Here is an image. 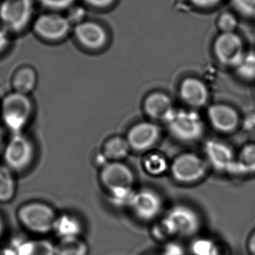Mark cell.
Instances as JSON below:
<instances>
[{
	"mask_svg": "<svg viewBox=\"0 0 255 255\" xmlns=\"http://www.w3.org/2000/svg\"><path fill=\"white\" fill-rule=\"evenodd\" d=\"M202 228V220L196 210L186 205L170 208L162 220L154 225L156 235L166 241L173 237H192Z\"/></svg>",
	"mask_w": 255,
	"mask_h": 255,
	"instance_id": "cell-1",
	"label": "cell"
},
{
	"mask_svg": "<svg viewBox=\"0 0 255 255\" xmlns=\"http://www.w3.org/2000/svg\"><path fill=\"white\" fill-rule=\"evenodd\" d=\"M33 102L29 95L11 92L6 94L0 103V116L6 130L12 134L23 133L32 118Z\"/></svg>",
	"mask_w": 255,
	"mask_h": 255,
	"instance_id": "cell-2",
	"label": "cell"
},
{
	"mask_svg": "<svg viewBox=\"0 0 255 255\" xmlns=\"http://www.w3.org/2000/svg\"><path fill=\"white\" fill-rule=\"evenodd\" d=\"M57 217L51 205L39 201L26 202L16 211L19 224L34 235H43L53 232Z\"/></svg>",
	"mask_w": 255,
	"mask_h": 255,
	"instance_id": "cell-3",
	"label": "cell"
},
{
	"mask_svg": "<svg viewBox=\"0 0 255 255\" xmlns=\"http://www.w3.org/2000/svg\"><path fill=\"white\" fill-rule=\"evenodd\" d=\"M35 144L24 133L12 134L3 150V163L14 174L22 173L31 167L36 158Z\"/></svg>",
	"mask_w": 255,
	"mask_h": 255,
	"instance_id": "cell-4",
	"label": "cell"
},
{
	"mask_svg": "<svg viewBox=\"0 0 255 255\" xmlns=\"http://www.w3.org/2000/svg\"><path fill=\"white\" fill-rule=\"evenodd\" d=\"M165 123L172 137L183 143L197 142L205 133V123L196 111L175 109Z\"/></svg>",
	"mask_w": 255,
	"mask_h": 255,
	"instance_id": "cell-5",
	"label": "cell"
},
{
	"mask_svg": "<svg viewBox=\"0 0 255 255\" xmlns=\"http://www.w3.org/2000/svg\"><path fill=\"white\" fill-rule=\"evenodd\" d=\"M205 158L193 152L183 153L170 163L171 175L178 184L191 185L205 178L209 169Z\"/></svg>",
	"mask_w": 255,
	"mask_h": 255,
	"instance_id": "cell-6",
	"label": "cell"
},
{
	"mask_svg": "<svg viewBox=\"0 0 255 255\" xmlns=\"http://www.w3.org/2000/svg\"><path fill=\"white\" fill-rule=\"evenodd\" d=\"M33 0H3L0 4V23L7 32L19 33L32 22Z\"/></svg>",
	"mask_w": 255,
	"mask_h": 255,
	"instance_id": "cell-7",
	"label": "cell"
},
{
	"mask_svg": "<svg viewBox=\"0 0 255 255\" xmlns=\"http://www.w3.org/2000/svg\"><path fill=\"white\" fill-rule=\"evenodd\" d=\"M161 196L155 190L143 188L135 191L129 208L133 215L142 222L156 220L163 211Z\"/></svg>",
	"mask_w": 255,
	"mask_h": 255,
	"instance_id": "cell-8",
	"label": "cell"
},
{
	"mask_svg": "<svg viewBox=\"0 0 255 255\" xmlns=\"http://www.w3.org/2000/svg\"><path fill=\"white\" fill-rule=\"evenodd\" d=\"M70 28L69 19L55 13H42L32 22L34 34L45 41L61 40L67 35Z\"/></svg>",
	"mask_w": 255,
	"mask_h": 255,
	"instance_id": "cell-9",
	"label": "cell"
},
{
	"mask_svg": "<svg viewBox=\"0 0 255 255\" xmlns=\"http://www.w3.org/2000/svg\"><path fill=\"white\" fill-rule=\"evenodd\" d=\"M214 51L221 64L235 68L246 53L244 41L235 31L222 32L214 42Z\"/></svg>",
	"mask_w": 255,
	"mask_h": 255,
	"instance_id": "cell-10",
	"label": "cell"
},
{
	"mask_svg": "<svg viewBox=\"0 0 255 255\" xmlns=\"http://www.w3.org/2000/svg\"><path fill=\"white\" fill-rule=\"evenodd\" d=\"M100 181L108 193L133 187L135 175L132 169L122 161L109 162L100 169Z\"/></svg>",
	"mask_w": 255,
	"mask_h": 255,
	"instance_id": "cell-11",
	"label": "cell"
},
{
	"mask_svg": "<svg viewBox=\"0 0 255 255\" xmlns=\"http://www.w3.org/2000/svg\"><path fill=\"white\" fill-rule=\"evenodd\" d=\"M161 137V129L152 121H141L132 126L127 139L130 149L145 152L154 148Z\"/></svg>",
	"mask_w": 255,
	"mask_h": 255,
	"instance_id": "cell-12",
	"label": "cell"
},
{
	"mask_svg": "<svg viewBox=\"0 0 255 255\" xmlns=\"http://www.w3.org/2000/svg\"><path fill=\"white\" fill-rule=\"evenodd\" d=\"M204 152L205 160L213 169L217 172L230 173L236 155L228 144L217 139H209L204 145Z\"/></svg>",
	"mask_w": 255,
	"mask_h": 255,
	"instance_id": "cell-13",
	"label": "cell"
},
{
	"mask_svg": "<svg viewBox=\"0 0 255 255\" xmlns=\"http://www.w3.org/2000/svg\"><path fill=\"white\" fill-rule=\"evenodd\" d=\"M208 121L211 127L221 133H232L240 124L238 111L229 105L216 103L211 105L207 112Z\"/></svg>",
	"mask_w": 255,
	"mask_h": 255,
	"instance_id": "cell-14",
	"label": "cell"
},
{
	"mask_svg": "<svg viewBox=\"0 0 255 255\" xmlns=\"http://www.w3.org/2000/svg\"><path fill=\"white\" fill-rule=\"evenodd\" d=\"M180 95L190 106L200 108L205 106L209 98V92L206 85L196 78L184 79L180 86Z\"/></svg>",
	"mask_w": 255,
	"mask_h": 255,
	"instance_id": "cell-15",
	"label": "cell"
},
{
	"mask_svg": "<svg viewBox=\"0 0 255 255\" xmlns=\"http://www.w3.org/2000/svg\"><path fill=\"white\" fill-rule=\"evenodd\" d=\"M143 109L145 115L151 120L165 122L175 108L166 94L154 92L147 96L144 100Z\"/></svg>",
	"mask_w": 255,
	"mask_h": 255,
	"instance_id": "cell-16",
	"label": "cell"
},
{
	"mask_svg": "<svg viewBox=\"0 0 255 255\" xmlns=\"http://www.w3.org/2000/svg\"><path fill=\"white\" fill-rule=\"evenodd\" d=\"M76 38L83 46L90 49H98L106 43L107 34L101 25L96 22L78 24L75 28Z\"/></svg>",
	"mask_w": 255,
	"mask_h": 255,
	"instance_id": "cell-17",
	"label": "cell"
},
{
	"mask_svg": "<svg viewBox=\"0 0 255 255\" xmlns=\"http://www.w3.org/2000/svg\"><path fill=\"white\" fill-rule=\"evenodd\" d=\"M37 71L30 65L18 67L12 75L10 85L12 91L29 95L37 85Z\"/></svg>",
	"mask_w": 255,
	"mask_h": 255,
	"instance_id": "cell-18",
	"label": "cell"
},
{
	"mask_svg": "<svg viewBox=\"0 0 255 255\" xmlns=\"http://www.w3.org/2000/svg\"><path fill=\"white\" fill-rule=\"evenodd\" d=\"M255 173V142L244 145L235 157L231 175H250Z\"/></svg>",
	"mask_w": 255,
	"mask_h": 255,
	"instance_id": "cell-19",
	"label": "cell"
},
{
	"mask_svg": "<svg viewBox=\"0 0 255 255\" xmlns=\"http://www.w3.org/2000/svg\"><path fill=\"white\" fill-rule=\"evenodd\" d=\"M82 231L83 226L78 217L73 214H63L57 217L52 232L58 239H64L80 237Z\"/></svg>",
	"mask_w": 255,
	"mask_h": 255,
	"instance_id": "cell-20",
	"label": "cell"
},
{
	"mask_svg": "<svg viewBox=\"0 0 255 255\" xmlns=\"http://www.w3.org/2000/svg\"><path fill=\"white\" fill-rule=\"evenodd\" d=\"M14 252L16 255H57L55 244L46 239L22 241Z\"/></svg>",
	"mask_w": 255,
	"mask_h": 255,
	"instance_id": "cell-21",
	"label": "cell"
},
{
	"mask_svg": "<svg viewBox=\"0 0 255 255\" xmlns=\"http://www.w3.org/2000/svg\"><path fill=\"white\" fill-rule=\"evenodd\" d=\"M130 150L127 138L117 136L105 142L102 152L109 162H119L127 158Z\"/></svg>",
	"mask_w": 255,
	"mask_h": 255,
	"instance_id": "cell-22",
	"label": "cell"
},
{
	"mask_svg": "<svg viewBox=\"0 0 255 255\" xmlns=\"http://www.w3.org/2000/svg\"><path fill=\"white\" fill-rule=\"evenodd\" d=\"M16 189L15 174L4 163H0V203L11 202L16 196Z\"/></svg>",
	"mask_w": 255,
	"mask_h": 255,
	"instance_id": "cell-23",
	"label": "cell"
},
{
	"mask_svg": "<svg viewBox=\"0 0 255 255\" xmlns=\"http://www.w3.org/2000/svg\"><path fill=\"white\" fill-rule=\"evenodd\" d=\"M144 170L152 177H160L165 175L170 168V163L163 154L160 153H148L142 160Z\"/></svg>",
	"mask_w": 255,
	"mask_h": 255,
	"instance_id": "cell-24",
	"label": "cell"
},
{
	"mask_svg": "<svg viewBox=\"0 0 255 255\" xmlns=\"http://www.w3.org/2000/svg\"><path fill=\"white\" fill-rule=\"evenodd\" d=\"M55 250L57 255H88L89 253L88 244L80 237L59 239Z\"/></svg>",
	"mask_w": 255,
	"mask_h": 255,
	"instance_id": "cell-25",
	"label": "cell"
},
{
	"mask_svg": "<svg viewBox=\"0 0 255 255\" xmlns=\"http://www.w3.org/2000/svg\"><path fill=\"white\" fill-rule=\"evenodd\" d=\"M190 252L193 255H220L218 244L207 238L194 240L190 245Z\"/></svg>",
	"mask_w": 255,
	"mask_h": 255,
	"instance_id": "cell-26",
	"label": "cell"
},
{
	"mask_svg": "<svg viewBox=\"0 0 255 255\" xmlns=\"http://www.w3.org/2000/svg\"><path fill=\"white\" fill-rule=\"evenodd\" d=\"M135 191L133 187L121 188L108 192L109 202L116 208H129Z\"/></svg>",
	"mask_w": 255,
	"mask_h": 255,
	"instance_id": "cell-27",
	"label": "cell"
},
{
	"mask_svg": "<svg viewBox=\"0 0 255 255\" xmlns=\"http://www.w3.org/2000/svg\"><path fill=\"white\" fill-rule=\"evenodd\" d=\"M237 73L243 79L253 80L255 79V52H246L242 60L235 67Z\"/></svg>",
	"mask_w": 255,
	"mask_h": 255,
	"instance_id": "cell-28",
	"label": "cell"
},
{
	"mask_svg": "<svg viewBox=\"0 0 255 255\" xmlns=\"http://www.w3.org/2000/svg\"><path fill=\"white\" fill-rule=\"evenodd\" d=\"M233 7L247 17L255 18V0H231Z\"/></svg>",
	"mask_w": 255,
	"mask_h": 255,
	"instance_id": "cell-29",
	"label": "cell"
},
{
	"mask_svg": "<svg viewBox=\"0 0 255 255\" xmlns=\"http://www.w3.org/2000/svg\"><path fill=\"white\" fill-rule=\"evenodd\" d=\"M238 24L236 16L230 12H225L219 17L218 25L223 32H234Z\"/></svg>",
	"mask_w": 255,
	"mask_h": 255,
	"instance_id": "cell-30",
	"label": "cell"
},
{
	"mask_svg": "<svg viewBox=\"0 0 255 255\" xmlns=\"http://www.w3.org/2000/svg\"><path fill=\"white\" fill-rule=\"evenodd\" d=\"M38 1L46 8L60 10L67 8L73 4L74 0H38Z\"/></svg>",
	"mask_w": 255,
	"mask_h": 255,
	"instance_id": "cell-31",
	"label": "cell"
},
{
	"mask_svg": "<svg viewBox=\"0 0 255 255\" xmlns=\"http://www.w3.org/2000/svg\"><path fill=\"white\" fill-rule=\"evenodd\" d=\"M159 255H185L184 247L176 242H168Z\"/></svg>",
	"mask_w": 255,
	"mask_h": 255,
	"instance_id": "cell-32",
	"label": "cell"
},
{
	"mask_svg": "<svg viewBox=\"0 0 255 255\" xmlns=\"http://www.w3.org/2000/svg\"><path fill=\"white\" fill-rule=\"evenodd\" d=\"M7 33L8 32L3 29L1 27L0 28V52L4 50L8 45L9 37Z\"/></svg>",
	"mask_w": 255,
	"mask_h": 255,
	"instance_id": "cell-33",
	"label": "cell"
},
{
	"mask_svg": "<svg viewBox=\"0 0 255 255\" xmlns=\"http://www.w3.org/2000/svg\"><path fill=\"white\" fill-rule=\"evenodd\" d=\"M193 4L201 7H209L216 5L220 0H191Z\"/></svg>",
	"mask_w": 255,
	"mask_h": 255,
	"instance_id": "cell-34",
	"label": "cell"
},
{
	"mask_svg": "<svg viewBox=\"0 0 255 255\" xmlns=\"http://www.w3.org/2000/svg\"><path fill=\"white\" fill-rule=\"evenodd\" d=\"M88 4L95 7H106L113 2L114 0H85Z\"/></svg>",
	"mask_w": 255,
	"mask_h": 255,
	"instance_id": "cell-35",
	"label": "cell"
},
{
	"mask_svg": "<svg viewBox=\"0 0 255 255\" xmlns=\"http://www.w3.org/2000/svg\"><path fill=\"white\" fill-rule=\"evenodd\" d=\"M6 129L4 128V126L0 125V154H2L3 150H4V146H5L6 142Z\"/></svg>",
	"mask_w": 255,
	"mask_h": 255,
	"instance_id": "cell-36",
	"label": "cell"
},
{
	"mask_svg": "<svg viewBox=\"0 0 255 255\" xmlns=\"http://www.w3.org/2000/svg\"><path fill=\"white\" fill-rule=\"evenodd\" d=\"M248 247L249 252L252 255H255V231L250 235V238L248 240Z\"/></svg>",
	"mask_w": 255,
	"mask_h": 255,
	"instance_id": "cell-37",
	"label": "cell"
},
{
	"mask_svg": "<svg viewBox=\"0 0 255 255\" xmlns=\"http://www.w3.org/2000/svg\"><path fill=\"white\" fill-rule=\"evenodd\" d=\"M0 255H16L14 250L0 247Z\"/></svg>",
	"mask_w": 255,
	"mask_h": 255,
	"instance_id": "cell-38",
	"label": "cell"
},
{
	"mask_svg": "<svg viewBox=\"0 0 255 255\" xmlns=\"http://www.w3.org/2000/svg\"><path fill=\"white\" fill-rule=\"evenodd\" d=\"M4 230H5V224H4L3 217L0 214V239L2 238L3 235H4Z\"/></svg>",
	"mask_w": 255,
	"mask_h": 255,
	"instance_id": "cell-39",
	"label": "cell"
},
{
	"mask_svg": "<svg viewBox=\"0 0 255 255\" xmlns=\"http://www.w3.org/2000/svg\"></svg>",
	"mask_w": 255,
	"mask_h": 255,
	"instance_id": "cell-40",
	"label": "cell"
}]
</instances>
